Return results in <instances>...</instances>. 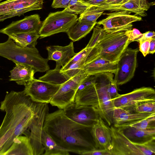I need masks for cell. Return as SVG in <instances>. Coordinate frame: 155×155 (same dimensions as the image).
<instances>
[{
    "instance_id": "cell-1",
    "label": "cell",
    "mask_w": 155,
    "mask_h": 155,
    "mask_svg": "<svg viewBox=\"0 0 155 155\" xmlns=\"http://www.w3.org/2000/svg\"><path fill=\"white\" fill-rule=\"evenodd\" d=\"M36 104L23 91H11L0 102V109L5 114L0 126V155L9 148L15 138L28 129Z\"/></svg>"
},
{
    "instance_id": "cell-2",
    "label": "cell",
    "mask_w": 155,
    "mask_h": 155,
    "mask_svg": "<svg viewBox=\"0 0 155 155\" xmlns=\"http://www.w3.org/2000/svg\"><path fill=\"white\" fill-rule=\"evenodd\" d=\"M90 128L78 123L65 115L63 109L46 116L43 130L60 146L81 155L84 151L95 147L84 135V131Z\"/></svg>"
},
{
    "instance_id": "cell-3",
    "label": "cell",
    "mask_w": 155,
    "mask_h": 155,
    "mask_svg": "<svg viewBox=\"0 0 155 155\" xmlns=\"http://www.w3.org/2000/svg\"><path fill=\"white\" fill-rule=\"evenodd\" d=\"M113 75V74L110 73L95 75V83L77 91L74 100L77 104L93 107L109 126L112 124V115L115 107L107 90L110 79Z\"/></svg>"
},
{
    "instance_id": "cell-4",
    "label": "cell",
    "mask_w": 155,
    "mask_h": 155,
    "mask_svg": "<svg viewBox=\"0 0 155 155\" xmlns=\"http://www.w3.org/2000/svg\"><path fill=\"white\" fill-rule=\"evenodd\" d=\"M0 56L19 63L29 66L36 72H44L50 69L47 58H43L35 48L21 47L8 38L0 43Z\"/></svg>"
},
{
    "instance_id": "cell-5",
    "label": "cell",
    "mask_w": 155,
    "mask_h": 155,
    "mask_svg": "<svg viewBox=\"0 0 155 155\" xmlns=\"http://www.w3.org/2000/svg\"><path fill=\"white\" fill-rule=\"evenodd\" d=\"M112 147L110 155H155V140L143 143H134L124 134L122 130L110 127Z\"/></svg>"
},
{
    "instance_id": "cell-6",
    "label": "cell",
    "mask_w": 155,
    "mask_h": 155,
    "mask_svg": "<svg viewBox=\"0 0 155 155\" xmlns=\"http://www.w3.org/2000/svg\"><path fill=\"white\" fill-rule=\"evenodd\" d=\"M126 31L107 33L96 46L98 56L112 62H117L130 43Z\"/></svg>"
},
{
    "instance_id": "cell-7",
    "label": "cell",
    "mask_w": 155,
    "mask_h": 155,
    "mask_svg": "<svg viewBox=\"0 0 155 155\" xmlns=\"http://www.w3.org/2000/svg\"><path fill=\"white\" fill-rule=\"evenodd\" d=\"M78 21L77 15L64 10L49 13L42 21L38 32L40 39L61 32L66 33Z\"/></svg>"
},
{
    "instance_id": "cell-8",
    "label": "cell",
    "mask_w": 155,
    "mask_h": 155,
    "mask_svg": "<svg viewBox=\"0 0 155 155\" xmlns=\"http://www.w3.org/2000/svg\"><path fill=\"white\" fill-rule=\"evenodd\" d=\"M48 111V104L36 102L34 115L24 134L29 139L33 155H43L44 151L41 143V136L45 119Z\"/></svg>"
},
{
    "instance_id": "cell-9",
    "label": "cell",
    "mask_w": 155,
    "mask_h": 155,
    "mask_svg": "<svg viewBox=\"0 0 155 155\" xmlns=\"http://www.w3.org/2000/svg\"><path fill=\"white\" fill-rule=\"evenodd\" d=\"M87 76L83 71L61 84L52 98L50 103L51 104L59 109H63L68 105L74 102L78 88Z\"/></svg>"
},
{
    "instance_id": "cell-10",
    "label": "cell",
    "mask_w": 155,
    "mask_h": 155,
    "mask_svg": "<svg viewBox=\"0 0 155 155\" xmlns=\"http://www.w3.org/2000/svg\"><path fill=\"white\" fill-rule=\"evenodd\" d=\"M131 13L128 11H119L106 14L107 17L97 24L102 25L107 33L130 30L132 29L133 22L142 20L140 17L131 15Z\"/></svg>"
},
{
    "instance_id": "cell-11",
    "label": "cell",
    "mask_w": 155,
    "mask_h": 155,
    "mask_svg": "<svg viewBox=\"0 0 155 155\" xmlns=\"http://www.w3.org/2000/svg\"><path fill=\"white\" fill-rule=\"evenodd\" d=\"M138 48L127 47L117 62V70L114 80L117 85H122L129 81L134 77L137 63Z\"/></svg>"
},
{
    "instance_id": "cell-12",
    "label": "cell",
    "mask_w": 155,
    "mask_h": 155,
    "mask_svg": "<svg viewBox=\"0 0 155 155\" xmlns=\"http://www.w3.org/2000/svg\"><path fill=\"white\" fill-rule=\"evenodd\" d=\"M44 0H7L0 3V21L41 9Z\"/></svg>"
},
{
    "instance_id": "cell-13",
    "label": "cell",
    "mask_w": 155,
    "mask_h": 155,
    "mask_svg": "<svg viewBox=\"0 0 155 155\" xmlns=\"http://www.w3.org/2000/svg\"><path fill=\"white\" fill-rule=\"evenodd\" d=\"M61 84L49 83L34 78L24 85V93L36 103H50Z\"/></svg>"
},
{
    "instance_id": "cell-14",
    "label": "cell",
    "mask_w": 155,
    "mask_h": 155,
    "mask_svg": "<svg viewBox=\"0 0 155 155\" xmlns=\"http://www.w3.org/2000/svg\"><path fill=\"white\" fill-rule=\"evenodd\" d=\"M63 110L68 118L89 128L92 127L100 117L98 112L93 107L78 104L75 102L68 105Z\"/></svg>"
},
{
    "instance_id": "cell-15",
    "label": "cell",
    "mask_w": 155,
    "mask_h": 155,
    "mask_svg": "<svg viewBox=\"0 0 155 155\" xmlns=\"http://www.w3.org/2000/svg\"><path fill=\"white\" fill-rule=\"evenodd\" d=\"M112 100L115 107L126 109L142 102L155 101V91L151 87H142Z\"/></svg>"
},
{
    "instance_id": "cell-16",
    "label": "cell",
    "mask_w": 155,
    "mask_h": 155,
    "mask_svg": "<svg viewBox=\"0 0 155 155\" xmlns=\"http://www.w3.org/2000/svg\"><path fill=\"white\" fill-rule=\"evenodd\" d=\"M42 22L38 14L26 16L21 20L13 21L5 28L0 30V32L7 35L30 32H38Z\"/></svg>"
},
{
    "instance_id": "cell-17",
    "label": "cell",
    "mask_w": 155,
    "mask_h": 155,
    "mask_svg": "<svg viewBox=\"0 0 155 155\" xmlns=\"http://www.w3.org/2000/svg\"><path fill=\"white\" fill-rule=\"evenodd\" d=\"M150 5V3L147 0H127L120 4H101L95 6L104 11H126L134 13L136 15L145 17L147 15L146 12L149 9Z\"/></svg>"
},
{
    "instance_id": "cell-18",
    "label": "cell",
    "mask_w": 155,
    "mask_h": 155,
    "mask_svg": "<svg viewBox=\"0 0 155 155\" xmlns=\"http://www.w3.org/2000/svg\"><path fill=\"white\" fill-rule=\"evenodd\" d=\"M90 133L95 147L110 151L112 147L110 127L107 125L101 117L91 128Z\"/></svg>"
},
{
    "instance_id": "cell-19",
    "label": "cell",
    "mask_w": 155,
    "mask_h": 155,
    "mask_svg": "<svg viewBox=\"0 0 155 155\" xmlns=\"http://www.w3.org/2000/svg\"><path fill=\"white\" fill-rule=\"evenodd\" d=\"M46 48L48 60L54 61L56 64L62 67L77 54L74 52L73 42L66 46L51 45L47 46Z\"/></svg>"
},
{
    "instance_id": "cell-20",
    "label": "cell",
    "mask_w": 155,
    "mask_h": 155,
    "mask_svg": "<svg viewBox=\"0 0 155 155\" xmlns=\"http://www.w3.org/2000/svg\"><path fill=\"white\" fill-rule=\"evenodd\" d=\"M117 62H112L97 57L83 67V71L88 75L110 73L115 74L117 68Z\"/></svg>"
},
{
    "instance_id": "cell-21",
    "label": "cell",
    "mask_w": 155,
    "mask_h": 155,
    "mask_svg": "<svg viewBox=\"0 0 155 155\" xmlns=\"http://www.w3.org/2000/svg\"><path fill=\"white\" fill-rule=\"evenodd\" d=\"M155 113H133L125 109L115 107L112 115L114 126L117 127L121 125L146 118Z\"/></svg>"
},
{
    "instance_id": "cell-22",
    "label": "cell",
    "mask_w": 155,
    "mask_h": 155,
    "mask_svg": "<svg viewBox=\"0 0 155 155\" xmlns=\"http://www.w3.org/2000/svg\"><path fill=\"white\" fill-rule=\"evenodd\" d=\"M117 128L121 130L124 135L134 143L141 144L155 140V129L142 130L128 126Z\"/></svg>"
},
{
    "instance_id": "cell-23",
    "label": "cell",
    "mask_w": 155,
    "mask_h": 155,
    "mask_svg": "<svg viewBox=\"0 0 155 155\" xmlns=\"http://www.w3.org/2000/svg\"><path fill=\"white\" fill-rule=\"evenodd\" d=\"M15 66L10 71L9 81H14L18 84L25 85L34 78L35 71L31 67L16 63Z\"/></svg>"
},
{
    "instance_id": "cell-24",
    "label": "cell",
    "mask_w": 155,
    "mask_h": 155,
    "mask_svg": "<svg viewBox=\"0 0 155 155\" xmlns=\"http://www.w3.org/2000/svg\"><path fill=\"white\" fill-rule=\"evenodd\" d=\"M33 155V149L29 138L19 136L15 138L9 148L2 155Z\"/></svg>"
},
{
    "instance_id": "cell-25",
    "label": "cell",
    "mask_w": 155,
    "mask_h": 155,
    "mask_svg": "<svg viewBox=\"0 0 155 155\" xmlns=\"http://www.w3.org/2000/svg\"><path fill=\"white\" fill-rule=\"evenodd\" d=\"M97 23L90 24L78 20L66 33L73 41H78L89 34Z\"/></svg>"
},
{
    "instance_id": "cell-26",
    "label": "cell",
    "mask_w": 155,
    "mask_h": 155,
    "mask_svg": "<svg viewBox=\"0 0 155 155\" xmlns=\"http://www.w3.org/2000/svg\"><path fill=\"white\" fill-rule=\"evenodd\" d=\"M18 46L21 47H35L37 40L40 38L38 32H30L13 34L8 35Z\"/></svg>"
},
{
    "instance_id": "cell-27",
    "label": "cell",
    "mask_w": 155,
    "mask_h": 155,
    "mask_svg": "<svg viewBox=\"0 0 155 155\" xmlns=\"http://www.w3.org/2000/svg\"><path fill=\"white\" fill-rule=\"evenodd\" d=\"M41 143L45 152L43 155H69V152L59 145L45 130L42 133Z\"/></svg>"
},
{
    "instance_id": "cell-28",
    "label": "cell",
    "mask_w": 155,
    "mask_h": 155,
    "mask_svg": "<svg viewBox=\"0 0 155 155\" xmlns=\"http://www.w3.org/2000/svg\"><path fill=\"white\" fill-rule=\"evenodd\" d=\"M61 67L56 64L55 68L48 71L43 76L38 80L44 81L58 84H61L69 79L64 74L60 72Z\"/></svg>"
},
{
    "instance_id": "cell-29",
    "label": "cell",
    "mask_w": 155,
    "mask_h": 155,
    "mask_svg": "<svg viewBox=\"0 0 155 155\" xmlns=\"http://www.w3.org/2000/svg\"><path fill=\"white\" fill-rule=\"evenodd\" d=\"M104 12V11L100 10L95 6H91L80 14L78 20L86 23L94 24L97 22V20Z\"/></svg>"
},
{
    "instance_id": "cell-30",
    "label": "cell",
    "mask_w": 155,
    "mask_h": 155,
    "mask_svg": "<svg viewBox=\"0 0 155 155\" xmlns=\"http://www.w3.org/2000/svg\"><path fill=\"white\" fill-rule=\"evenodd\" d=\"M123 126H128L142 130L155 129V114L146 118L124 124L118 127Z\"/></svg>"
},
{
    "instance_id": "cell-31",
    "label": "cell",
    "mask_w": 155,
    "mask_h": 155,
    "mask_svg": "<svg viewBox=\"0 0 155 155\" xmlns=\"http://www.w3.org/2000/svg\"><path fill=\"white\" fill-rule=\"evenodd\" d=\"M92 5L82 0H71L68 7L64 10L75 15L81 14Z\"/></svg>"
},
{
    "instance_id": "cell-32",
    "label": "cell",
    "mask_w": 155,
    "mask_h": 155,
    "mask_svg": "<svg viewBox=\"0 0 155 155\" xmlns=\"http://www.w3.org/2000/svg\"><path fill=\"white\" fill-rule=\"evenodd\" d=\"M126 109L133 113H155V101L142 102Z\"/></svg>"
},
{
    "instance_id": "cell-33",
    "label": "cell",
    "mask_w": 155,
    "mask_h": 155,
    "mask_svg": "<svg viewBox=\"0 0 155 155\" xmlns=\"http://www.w3.org/2000/svg\"><path fill=\"white\" fill-rule=\"evenodd\" d=\"M94 28L91 37L87 45L86 48H93L103 38L107 32L98 24Z\"/></svg>"
},
{
    "instance_id": "cell-34",
    "label": "cell",
    "mask_w": 155,
    "mask_h": 155,
    "mask_svg": "<svg viewBox=\"0 0 155 155\" xmlns=\"http://www.w3.org/2000/svg\"><path fill=\"white\" fill-rule=\"evenodd\" d=\"M87 57H85L72 65L65 71H60L63 73L69 79L83 72L82 68L85 64Z\"/></svg>"
},
{
    "instance_id": "cell-35",
    "label": "cell",
    "mask_w": 155,
    "mask_h": 155,
    "mask_svg": "<svg viewBox=\"0 0 155 155\" xmlns=\"http://www.w3.org/2000/svg\"><path fill=\"white\" fill-rule=\"evenodd\" d=\"M93 48H86L85 47L79 52L77 53L75 55L61 68L60 71L66 70L72 65L85 57H87Z\"/></svg>"
},
{
    "instance_id": "cell-36",
    "label": "cell",
    "mask_w": 155,
    "mask_h": 155,
    "mask_svg": "<svg viewBox=\"0 0 155 155\" xmlns=\"http://www.w3.org/2000/svg\"><path fill=\"white\" fill-rule=\"evenodd\" d=\"M114 75L112 76L110 79L107 89L108 94L112 99L120 95L118 93L117 85L114 81Z\"/></svg>"
},
{
    "instance_id": "cell-37",
    "label": "cell",
    "mask_w": 155,
    "mask_h": 155,
    "mask_svg": "<svg viewBox=\"0 0 155 155\" xmlns=\"http://www.w3.org/2000/svg\"><path fill=\"white\" fill-rule=\"evenodd\" d=\"M125 32L130 43L133 41H136L142 35L138 29L135 28L126 30Z\"/></svg>"
},
{
    "instance_id": "cell-38",
    "label": "cell",
    "mask_w": 155,
    "mask_h": 155,
    "mask_svg": "<svg viewBox=\"0 0 155 155\" xmlns=\"http://www.w3.org/2000/svg\"><path fill=\"white\" fill-rule=\"evenodd\" d=\"M82 155H110L108 150H106L98 149L95 147L82 153Z\"/></svg>"
},
{
    "instance_id": "cell-39",
    "label": "cell",
    "mask_w": 155,
    "mask_h": 155,
    "mask_svg": "<svg viewBox=\"0 0 155 155\" xmlns=\"http://www.w3.org/2000/svg\"><path fill=\"white\" fill-rule=\"evenodd\" d=\"M151 39H149L138 42L139 43V50L142 53L144 57L149 54L150 43Z\"/></svg>"
},
{
    "instance_id": "cell-40",
    "label": "cell",
    "mask_w": 155,
    "mask_h": 155,
    "mask_svg": "<svg viewBox=\"0 0 155 155\" xmlns=\"http://www.w3.org/2000/svg\"><path fill=\"white\" fill-rule=\"evenodd\" d=\"M71 0H53L51 6L52 8H66Z\"/></svg>"
},
{
    "instance_id": "cell-41",
    "label": "cell",
    "mask_w": 155,
    "mask_h": 155,
    "mask_svg": "<svg viewBox=\"0 0 155 155\" xmlns=\"http://www.w3.org/2000/svg\"><path fill=\"white\" fill-rule=\"evenodd\" d=\"M155 38V32L154 31H148L142 34L141 36L136 41H143L149 39Z\"/></svg>"
},
{
    "instance_id": "cell-42",
    "label": "cell",
    "mask_w": 155,
    "mask_h": 155,
    "mask_svg": "<svg viewBox=\"0 0 155 155\" xmlns=\"http://www.w3.org/2000/svg\"><path fill=\"white\" fill-rule=\"evenodd\" d=\"M106 0H84V1L92 5L96 6L104 3Z\"/></svg>"
},
{
    "instance_id": "cell-43",
    "label": "cell",
    "mask_w": 155,
    "mask_h": 155,
    "mask_svg": "<svg viewBox=\"0 0 155 155\" xmlns=\"http://www.w3.org/2000/svg\"><path fill=\"white\" fill-rule=\"evenodd\" d=\"M127 0H106L102 4L113 5L121 4Z\"/></svg>"
},
{
    "instance_id": "cell-44",
    "label": "cell",
    "mask_w": 155,
    "mask_h": 155,
    "mask_svg": "<svg viewBox=\"0 0 155 155\" xmlns=\"http://www.w3.org/2000/svg\"><path fill=\"white\" fill-rule=\"evenodd\" d=\"M155 52V38L151 40L150 43L149 54H153Z\"/></svg>"
},
{
    "instance_id": "cell-45",
    "label": "cell",
    "mask_w": 155,
    "mask_h": 155,
    "mask_svg": "<svg viewBox=\"0 0 155 155\" xmlns=\"http://www.w3.org/2000/svg\"><path fill=\"white\" fill-rule=\"evenodd\" d=\"M2 0H0V1H2Z\"/></svg>"
},
{
    "instance_id": "cell-46",
    "label": "cell",
    "mask_w": 155,
    "mask_h": 155,
    "mask_svg": "<svg viewBox=\"0 0 155 155\" xmlns=\"http://www.w3.org/2000/svg\"><path fill=\"white\" fill-rule=\"evenodd\" d=\"M1 79L0 78V79Z\"/></svg>"
}]
</instances>
